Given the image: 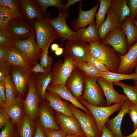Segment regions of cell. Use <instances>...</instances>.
I'll return each mask as SVG.
<instances>
[{"instance_id": "obj_1", "label": "cell", "mask_w": 137, "mask_h": 137, "mask_svg": "<svg viewBox=\"0 0 137 137\" xmlns=\"http://www.w3.org/2000/svg\"><path fill=\"white\" fill-rule=\"evenodd\" d=\"M89 43L92 54L101 61L109 71L116 73L121 60L117 53L111 46L101 42Z\"/></svg>"}, {"instance_id": "obj_2", "label": "cell", "mask_w": 137, "mask_h": 137, "mask_svg": "<svg viewBox=\"0 0 137 137\" xmlns=\"http://www.w3.org/2000/svg\"><path fill=\"white\" fill-rule=\"evenodd\" d=\"M50 15L47 13L43 19L36 21L33 25L36 33L37 43L42 50L54 40L60 39L49 22Z\"/></svg>"}, {"instance_id": "obj_3", "label": "cell", "mask_w": 137, "mask_h": 137, "mask_svg": "<svg viewBox=\"0 0 137 137\" xmlns=\"http://www.w3.org/2000/svg\"><path fill=\"white\" fill-rule=\"evenodd\" d=\"M78 101L90 112L96 123L101 135L102 129L109 117L115 112L120 110L124 104H116L109 106H97L89 104L83 98L79 99Z\"/></svg>"}, {"instance_id": "obj_4", "label": "cell", "mask_w": 137, "mask_h": 137, "mask_svg": "<svg viewBox=\"0 0 137 137\" xmlns=\"http://www.w3.org/2000/svg\"><path fill=\"white\" fill-rule=\"evenodd\" d=\"M64 61L59 60L55 62L52 70L53 77L49 84L50 86L61 84L66 82L77 63L68 55L64 53Z\"/></svg>"}, {"instance_id": "obj_5", "label": "cell", "mask_w": 137, "mask_h": 137, "mask_svg": "<svg viewBox=\"0 0 137 137\" xmlns=\"http://www.w3.org/2000/svg\"><path fill=\"white\" fill-rule=\"evenodd\" d=\"M97 78L85 75V87L83 98L92 105L106 106L103 91L97 82Z\"/></svg>"}, {"instance_id": "obj_6", "label": "cell", "mask_w": 137, "mask_h": 137, "mask_svg": "<svg viewBox=\"0 0 137 137\" xmlns=\"http://www.w3.org/2000/svg\"><path fill=\"white\" fill-rule=\"evenodd\" d=\"M69 14L67 11H63L56 17L50 19L49 22L61 39V42L66 40H78L77 32L72 30L68 26L66 21Z\"/></svg>"}, {"instance_id": "obj_7", "label": "cell", "mask_w": 137, "mask_h": 137, "mask_svg": "<svg viewBox=\"0 0 137 137\" xmlns=\"http://www.w3.org/2000/svg\"><path fill=\"white\" fill-rule=\"evenodd\" d=\"M69 107L79 123L86 137H100L96 123L93 116L70 104Z\"/></svg>"}, {"instance_id": "obj_8", "label": "cell", "mask_w": 137, "mask_h": 137, "mask_svg": "<svg viewBox=\"0 0 137 137\" xmlns=\"http://www.w3.org/2000/svg\"><path fill=\"white\" fill-rule=\"evenodd\" d=\"M35 81L33 74L30 80L27 96L23 100L25 114L34 122L38 117L39 105L41 100L36 91Z\"/></svg>"}, {"instance_id": "obj_9", "label": "cell", "mask_w": 137, "mask_h": 137, "mask_svg": "<svg viewBox=\"0 0 137 137\" xmlns=\"http://www.w3.org/2000/svg\"><path fill=\"white\" fill-rule=\"evenodd\" d=\"M34 73L29 70L22 67L12 66L9 75L16 89L18 97L24 93L29 87L30 79Z\"/></svg>"}, {"instance_id": "obj_10", "label": "cell", "mask_w": 137, "mask_h": 137, "mask_svg": "<svg viewBox=\"0 0 137 137\" xmlns=\"http://www.w3.org/2000/svg\"><path fill=\"white\" fill-rule=\"evenodd\" d=\"M85 74L77 66L73 70L65 85L77 100L83 98L85 87Z\"/></svg>"}, {"instance_id": "obj_11", "label": "cell", "mask_w": 137, "mask_h": 137, "mask_svg": "<svg viewBox=\"0 0 137 137\" xmlns=\"http://www.w3.org/2000/svg\"><path fill=\"white\" fill-rule=\"evenodd\" d=\"M36 34L27 39H19L13 46L34 65L40 57L42 50L35 40Z\"/></svg>"}, {"instance_id": "obj_12", "label": "cell", "mask_w": 137, "mask_h": 137, "mask_svg": "<svg viewBox=\"0 0 137 137\" xmlns=\"http://www.w3.org/2000/svg\"><path fill=\"white\" fill-rule=\"evenodd\" d=\"M24 19L33 25L36 21H40L44 16L36 0H18Z\"/></svg>"}, {"instance_id": "obj_13", "label": "cell", "mask_w": 137, "mask_h": 137, "mask_svg": "<svg viewBox=\"0 0 137 137\" xmlns=\"http://www.w3.org/2000/svg\"><path fill=\"white\" fill-rule=\"evenodd\" d=\"M102 43L112 46L118 54L124 55L128 49L126 37L121 28H118L108 34L101 40Z\"/></svg>"}, {"instance_id": "obj_14", "label": "cell", "mask_w": 137, "mask_h": 137, "mask_svg": "<svg viewBox=\"0 0 137 137\" xmlns=\"http://www.w3.org/2000/svg\"><path fill=\"white\" fill-rule=\"evenodd\" d=\"M89 45L87 42L79 40H67L64 52L77 63L87 62L86 53Z\"/></svg>"}, {"instance_id": "obj_15", "label": "cell", "mask_w": 137, "mask_h": 137, "mask_svg": "<svg viewBox=\"0 0 137 137\" xmlns=\"http://www.w3.org/2000/svg\"><path fill=\"white\" fill-rule=\"evenodd\" d=\"M7 29L19 40L28 39L36 34L33 26L24 19H17L11 21L8 24Z\"/></svg>"}, {"instance_id": "obj_16", "label": "cell", "mask_w": 137, "mask_h": 137, "mask_svg": "<svg viewBox=\"0 0 137 137\" xmlns=\"http://www.w3.org/2000/svg\"><path fill=\"white\" fill-rule=\"evenodd\" d=\"M97 81L106 97V106H111L112 104L124 103L129 100L125 94H120L114 89L112 83L101 77L97 78Z\"/></svg>"}, {"instance_id": "obj_17", "label": "cell", "mask_w": 137, "mask_h": 137, "mask_svg": "<svg viewBox=\"0 0 137 137\" xmlns=\"http://www.w3.org/2000/svg\"><path fill=\"white\" fill-rule=\"evenodd\" d=\"M56 117L62 130L66 135L83 136L85 134L79 121L74 115L69 116L57 112Z\"/></svg>"}, {"instance_id": "obj_18", "label": "cell", "mask_w": 137, "mask_h": 137, "mask_svg": "<svg viewBox=\"0 0 137 137\" xmlns=\"http://www.w3.org/2000/svg\"><path fill=\"white\" fill-rule=\"evenodd\" d=\"M118 55L121 60L116 73L128 74L132 72L137 65V41L131 46L126 54Z\"/></svg>"}, {"instance_id": "obj_19", "label": "cell", "mask_w": 137, "mask_h": 137, "mask_svg": "<svg viewBox=\"0 0 137 137\" xmlns=\"http://www.w3.org/2000/svg\"><path fill=\"white\" fill-rule=\"evenodd\" d=\"M100 5V2L93 8L88 11H84L82 9V4L79 5V14L76 20L73 21L72 25V28L77 31L80 29L85 28L90 24L95 23L94 18L97 10Z\"/></svg>"}, {"instance_id": "obj_20", "label": "cell", "mask_w": 137, "mask_h": 137, "mask_svg": "<svg viewBox=\"0 0 137 137\" xmlns=\"http://www.w3.org/2000/svg\"><path fill=\"white\" fill-rule=\"evenodd\" d=\"M38 120L43 130H57L60 129L49 109L43 103L39 105Z\"/></svg>"}, {"instance_id": "obj_21", "label": "cell", "mask_w": 137, "mask_h": 137, "mask_svg": "<svg viewBox=\"0 0 137 137\" xmlns=\"http://www.w3.org/2000/svg\"><path fill=\"white\" fill-rule=\"evenodd\" d=\"M107 14L106 19L98 29L101 41L109 33L117 28L121 27L122 24L117 16L110 7Z\"/></svg>"}, {"instance_id": "obj_22", "label": "cell", "mask_w": 137, "mask_h": 137, "mask_svg": "<svg viewBox=\"0 0 137 137\" xmlns=\"http://www.w3.org/2000/svg\"><path fill=\"white\" fill-rule=\"evenodd\" d=\"M46 90L58 95L61 98L70 102L76 107L81 109L88 114L91 115L87 108L73 96L65 85L59 84L52 86L49 85Z\"/></svg>"}, {"instance_id": "obj_23", "label": "cell", "mask_w": 137, "mask_h": 137, "mask_svg": "<svg viewBox=\"0 0 137 137\" xmlns=\"http://www.w3.org/2000/svg\"><path fill=\"white\" fill-rule=\"evenodd\" d=\"M131 102L129 100L124 103L119 112L114 118L108 119L105 125L111 130L115 137H124L121 131L122 119L125 114L128 113Z\"/></svg>"}, {"instance_id": "obj_24", "label": "cell", "mask_w": 137, "mask_h": 137, "mask_svg": "<svg viewBox=\"0 0 137 137\" xmlns=\"http://www.w3.org/2000/svg\"><path fill=\"white\" fill-rule=\"evenodd\" d=\"M9 63L11 66L20 67L30 70L32 63L20 51L13 46L7 49Z\"/></svg>"}, {"instance_id": "obj_25", "label": "cell", "mask_w": 137, "mask_h": 137, "mask_svg": "<svg viewBox=\"0 0 137 137\" xmlns=\"http://www.w3.org/2000/svg\"><path fill=\"white\" fill-rule=\"evenodd\" d=\"M45 99L49 101V106L58 112L69 116H74L68 105L58 95L46 91Z\"/></svg>"}, {"instance_id": "obj_26", "label": "cell", "mask_w": 137, "mask_h": 137, "mask_svg": "<svg viewBox=\"0 0 137 137\" xmlns=\"http://www.w3.org/2000/svg\"><path fill=\"white\" fill-rule=\"evenodd\" d=\"M23 100L22 97H18L15 102L3 107L10 118L11 122L14 124H16L25 114Z\"/></svg>"}, {"instance_id": "obj_27", "label": "cell", "mask_w": 137, "mask_h": 137, "mask_svg": "<svg viewBox=\"0 0 137 137\" xmlns=\"http://www.w3.org/2000/svg\"><path fill=\"white\" fill-rule=\"evenodd\" d=\"M34 74L36 91L41 100H44L45 99L46 90L52 79V73L51 71L47 73H38Z\"/></svg>"}, {"instance_id": "obj_28", "label": "cell", "mask_w": 137, "mask_h": 137, "mask_svg": "<svg viewBox=\"0 0 137 137\" xmlns=\"http://www.w3.org/2000/svg\"><path fill=\"white\" fill-rule=\"evenodd\" d=\"M17 130L20 137H33L36 129L34 121L26 114L16 124Z\"/></svg>"}, {"instance_id": "obj_29", "label": "cell", "mask_w": 137, "mask_h": 137, "mask_svg": "<svg viewBox=\"0 0 137 137\" xmlns=\"http://www.w3.org/2000/svg\"><path fill=\"white\" fill-rule=\"evenodd\" d=\"M77 31L78 40L88 43L101 41L95 23L90 24L87 28L80 29Z\"/></svg>"}, {"instance_id": "obj_30", "label": "cell", "mask_w": 137, "mask_h": 137, "mask_svg": "<svg viewBox=\"0 0 137 137\" xmlns=\"http://www.w3.org/2000/svg\"><path fill=\"white\" fill-rule=\"evenodd\" d=\"M133 21L129 17H127L122 24V30L126 37L128 49L133 43L137 41V27Z\"/></svg>"}, {"instance_id": "obj_31", "label": "cell", "mask_w": 137, "mask_h": 137, "mask_svg": "<svg viewBox=\"0 0 137 137\" xmlns=\"http://www.w3.org/2000/svg\"><path fill=\"white\" fill-rule=\"evenodd\" d=\"M110 7L116 15L121 24L127 17L130 16L127 0H112Z\"/></svg>"}, {"instance_id": "obj_32", "label": "cell", "mask_w": 137, "mask_h": 137, "mask_svg": "<svg viewBox=\"0 0 137 137\" xmlns=\"http://www.w3.org/2000/svg\"><path fill=\"white\" fill-rule=\"evenodd\" d=\"M99 76L112 83L123 80H135L136 79V75L135 72L131 74H123L108 71L102 72Z\"/></svg>"}, {"instance_id": "obj_33", "label": "cell", "mask_w": 137, "mask_h": 137, "mask_svg": "<svg viewBox=\"0 0 137 137\" xmlns=\"http://www.w3.org/2000/svg\"><path fill=\"white\" fill-rule=\"evenodd\" d=\"M7 104L15 102L18 97L17 92L9 74L5 76L4 79Z\"/></svg>"}, {"instance_id": "obj_34", "label": "cell", "mask_w": 137, "mask_h": 137, "mask_svg": "<svg viewBox=\"0 0 137 137\" xmlns=\"http://www.w3.org/2000/svg\"><path fill=\"white\" fill-rule=\"evenodd\" d=\"M100 6L96 15L95 23L98 30L105 20L106 14L111 4L112 0H100Z\"/></svg>"}, {"instance_id": "obj_35", "label": "cell", "mask_w": 137, "mask_h": 137, "mask_svg": "<svg viewBox=\"0 0 137 137\" xmlns=\"http://www.w3.org/2000/svg\"><path fill=\"white\" fill-rule=\"evenodd\" d=\"M15 19H17L8 7L0 5V30L6 29L9 23Z\"/></svg>"}, {"instance_id": "obj_36", "label": "cell", "mask_w": 137, "mask_h": 137, "mask_svg": "<svg viewBox=\"0 0 137 137\" xmlns=\"http://www.w3.org/2000/svg\"><path fill=\"white\" fill-rule=\"evenodd\" d=\"M18 40L7 29L0 30V47L7 49L13 46Z\"/></svg>"}, {"instance_id": "obj_37", "label": "cell", "mask_w": 137, "mask_h": 137, "mask_svg": "<svg viewBox=\"0 0 137 137\" xmlns=\"http://www.w3.org/2000/svg\"><path fill=\"white\" fill-rule=\"evenodd\" d=\"M112 84L121 87L129 100L132 103L137 105V87L128 85L121 81Z\"/></svg>"}, {"instance_id": "obj_38", "label": "cell", "mask_w": 137, "mask_h": 137, "mask_svg": "<svg viewBox=\"0 0 137 137\" xmlns=\"http://www.w3.org/2000/svg\"><path fill=\"white\" fill-rule=\"evenodd\" d=\"M44 15L46 14L47 8L51 6L57 7L60 12L64 8V1L61 0H36Z\"/></svg>"}, {"instance_id": "obj_39", "label": "cell", "mask_w": 137, "mask_h": 137, "mask_svg": "<svg viewBox=\"0 0 137 137\" xmlns=\"http://www.w3.org/2000/svg\"><path fill=\"white\" fill-rule=\"evenodd\" d=\"M0 5L8 7L13 13L16 19H24L18 0H0Z\"/></svg>"}, {"instance_id": "obj_40", "label": "cell", "mask_w": 137, "mask_h": 137, "mask_svg": "<svg viewBox=\"0 0 137 137\" xmlns=\"http://www.w3.org/2000/svg\"><path fill=\"white\" fill-rule=\"evenodd\" d=\"M87 62L102 72L109 71L104 64L100 60L94 57L88 48L86 55Z\"/></svg>"}, {"instance_id": "obj_41", "label": "cell", "mask_w": 137, "mask_h": 137, "mask_svg": "<svg viewBox=\"0 0 137 137\" xmlns=\"http://www.w3.org/2000/svg\"><path fill=\"white\" fill-rule=\"evenodd\" d=\"M77 66L82 70L86 75L97 78L102 73L99 70L87 62L77 63Z\"/></svg>"}, {"instance_id": "obj_42", "label": "cell", "mask_w": 137, "mask_h": 137, "mask_svg": "<svg viewBox=\"0 0 137 137\" xmlns=\"http://www.w3.org/2000/svg\"><path fill=\"white\" fill-rule=\"evenodd\" d=\"M50 44L42 50L40 57V64L46 68H52L51 66L53 62L52 58L48 55V49Z\"/></svg>"}, {"instance_id": "obj_43", "label": "cell", "mask_w": 137, "mask_h": 137, "mask_svg": "<svg viewBox=\"0 0 137 137\" xmlns=\"http://www.w3.org/2000/svg\"><path fill=\"white\" fill-rule=\"evenodd\" d=\"M14 124L11 122L2 127L0 133V137H14L15 130Z\"/></svg>"}, {"instance_id": "obj_44", "label": "cell", "mask_w": 137, "mask_h": 137, "mask_svg": "<svg viewBox=\"0 0 137 137\" xmlns=\"http://www.w3.org/2000/svg\"><path fill=\"white\" fill-rule=\"evenodd\" d=\"M0 66L7 69H10L8 60L7 49L0 47Z\"/></svg>"}, {"instance_id": "obj_45", "label": "cell", "mask_w": 137, "mask_h": 137, "mask_svg": "<svg viewBox=\"0 0 137 137\" xmlns=\"http://www.w3.org/2000/svg\"><path fill=\"white\" fill-rule=\"evenodd\" d=\"M128 113L133 123V128L135 130L137 128V105L131 102Z\"/></svg>"}, {"instance_id": "obj_46", "label": "cell", "mask_w": 137, "mask_h": 137, "mask_svg": "<svg viewBox=\"0 0 137 137\" xmlns=\"http://www.w3.org/2000/svg\"><path fill=\"white\" fill-rule=\"evenodd\" d=\"M10 117L3 107L0 108V128L11 122Z\"/></svg>"}, {"instance_id": "obj_47", "label": "cell", "mask_w": 137, "mask_h": 137, "mask_svg": "<svg viewBox=\"0 0 137 137\" xmlns=\"http://www.w3.org/2000/svg\"><path fill=\"white\" fill-rule=\"evenodd\" d=\"M130 11V18L134 20L137 15V0H127Z\"/></svg>"}, {"instance_id": "obj_48", "label": "cell", "mask_w": 137, "mask_h": 137, "mask_svg": "<svg viewBox=\"0 0 137 137\" xmlns=\"http://www.w3.org/2000/svg\"><path fill=\"white\" fill-rule=\"evenodd\" d=\"M52 68H46L43 67L40 64L37 62L29 71L35 74L37 73H47L52 71Z\"/></svg>"}, {"instance_id": "obj_49", "label": "cell", "mask_w": 137, "mask_h": 137, "mask_svg": "<svg viewBox=\"0 0 137 137\" xmlns=\"http://www.w3.org/2000/svg\"><path fill=\"white\" fill-rule=\"evenodd\" d=\"M7 104L4 81L0 82V105L3 107Z\"/></svg>"}, {"instance_id": "obj_50", "label": "cell", "mask_w": 137, "mask_h": 137, "mask_svg": "<svg viewBox=\"0 0 137 137\" xmlns=\"http://www.w3.org/2000/svg\"><path fill=\"white\" fill-rule=\"evenodd\" d=\"M44 131L46 137H66L67 136L61 129L45 130Z\"/></svg>"}, {"instance_id": "obj_51", "label": "cell", "mask_w": 137, "mask_h": 137, "mask_svg": "<svg viewBox=\"0 0 137 137\" xmlns=\"http://www.w3.org/2000/svg\"><path fill=\"white\" fill-rule=\"evenodd\" d=\"M33 137H46L44 130L41 128L38 121L36 123V129Z\"/></svg>"}, {"instance_id": "obj_52", "label": "cell", "mask_w": 137, "mask_h": 137, "mask_svg": "<svg viewBox=\"0 0 137 137\" xmlns=\"http://www.w3.org/2000/svg\"><path fill=\"white\" fill-rule=\"evenodd\" d=\"M100 137H115L111 130L105 125L103 127Z\"/></svg>"}, {"instance_id": "obj_53", "label": "cell", "mask_w": 137, "mask_h": 137, "mask_svg": "<svg viewBox=\"0 0 137 137\" xmlns=\"http://www.w3.org/2000/svg\"><path fill=\"white\" fill-rule=\"evenodd\" d=\"M80 0H68L66 3L64 5V8L63 10L67 11L68 8L77 2L80 1Z\"/></svg>"}, {"instance_id": "obj_54", "label": "cell", "mask_w": 137, "mask_h": 137, "mask_svg": "<svg viewBox=\"0 0 137 137\" xmlns=\"http://www.w3.org/2000/svg\"><path fill=\"white\" fill-rule=\"evenodd\" d=\"M64 51V48L59 47L55 51V54L57 56H59L63 54Z\"/></svg>"}, {"instance_id": "obj_55", "label": "cell", "mask_w": 137, "mask_h": 137, "mask_svg": "<svg viewBox=\"0 0 137 137\" xmlns=\"http://www.w3.org/2000/svg\"><path fill=\"white\" fill-rule=\"evenodd\" d=\"M59 47V45L56 43H54L51 45V48L52 51H55Z\"/></svg>"}, {"instance_id": "obj_56", "label": "cell", "mask_w": 137, "mask_h": 137, "mask_svg": "<svg viewBox=\"0 0 137 137\" xmlns=\"http://www.w3.org/2000/svg\"><path fill=\"white\" fill-rule=\"evenodd\" d=\"M131 134L126 136H124V137H137V128Z\"/></svg>"}, {"instance_id": "obj_57", "label": "cell", "mask_w": 137, "mask_h": 137, "mask_svg": "<svg viewBox=\"0 0 137 137\" xmlns=\"http://www.w3.org/2000/svg\"><path fill=\"white\" fill-rule=\"evenodd\" d=\"M135 71L136 75V79L134 80V86L137 87V65L135 68Z\"/></svg>"}, {"instance_id": "obj_58", "label": "cell", "mask_w": 137, "mask_h": 137, "mask_svg": "<svg viewBox=\"0 0 137 137\" xmlns=\"http://www.w3.org/2000/svg\"><path fill=\"white\" fill-rule=\"evenodd\" d=\"M66 137H83L79 135H67Z\"/></svg>"}, {"instance_id": "obj_59", "label": "cell", "mask_w": 137, "mask_h": 137, "mask_svg": "<svg viewBox=\"0 0 137 137\" xmlns=\"http://www.w3.org/2000/svg\"><path fill=\"white\" fill-rule=\"evenodd\" d=\"M133 22L134 24L137 27V19H134L133 21Z\"/></svg>"}, {"instance_id": "obj_60", "label": "cell", "mask_w": 137, "mask_h": 137, "mask_svg": "<svg viewBox=\"0 0 137 137\" xmlns=\"http://www.w3.org/2000/svg\"><path fill=\"white\" fill-rule=\"evenodd\" d=\"M135 19H137V15H136V17H135Z\"/></svg>"}, {"instance_id": "obj_61", "label": "cell", "mask_w": 137, "mask_h": 137, "mask_svg": "<svg viewBox=\"0 0 137 137\" xmlns=\"http://www.w3.org/2000/svg\"></svg>"}]
</instances>
